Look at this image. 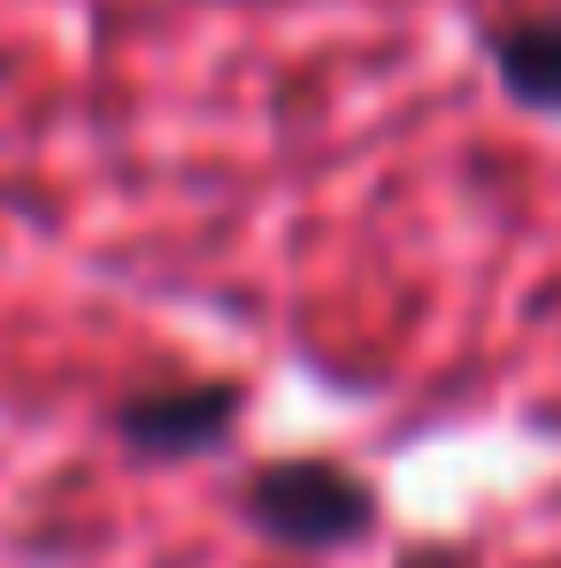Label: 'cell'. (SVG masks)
I'll return each instance as SVG.
<instances>
[{
    "mask_svg": "<svg viewBox=\"0 0 561 568\" xmlns=\"http://www.w3.org/2000/svg\"><path fill=\"white\" fill-rule=\"evenodd\" d=\"M484 62L515 108L561 115V16H515L500 31H484Z\"/></svg>",
    "mask_w": 561,
    "mask_h": 568,
    "instance_id": "3957f363",
    "label": "cell"
},
{
    "mask_svg": "<svg viewBox=\"0 0 561 568\" xmlns=\"http://www.w3.org/2000/svg\"><path fill=\"white\" fill-rule=\"evenodd\" d=\"M239 423V384H170L116 407V438L131 454H208Z\"/></svg>",
    "mask_w": 561,
    "mask_h": 568,
    "instance_id": "7a4b0ae2",
    "label": "cell"
},
{
    "mask_svg": "<svg viewBox=\"0 0 561 568\" xmlns=\"http://www.w3.org/2000/svg\"><path fill=\"white\" fill-rule=\"evenodd\" d=\"M247 523L292 554H339L377 530V491L339 462H270L239 491Z\"/></svg>",
    "mask_w": 561,
    "mask_h": 568,
    "instance_id": "6da1fadb",
    "label": "cell"
}]
</instances>
